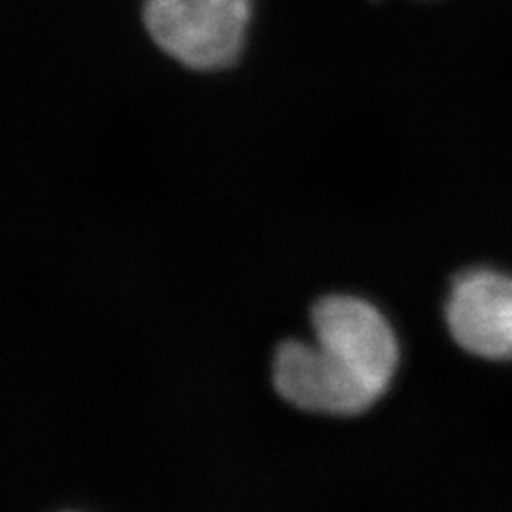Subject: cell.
I'll return each instance as SVG.
<instances>
[{
	"label": "cell",
	"instance_id": "1",
	"mask_svg": "<svg viewBox=\"0 0 512 512\" xmlns=\"http://www.w3.org/2000/svg\"><path fill=\"white\" fill-rule=\"evenodd\" d=\"M312 340H284L271 363L278 395L297 410L355 416L387 393L399 350L384 314L355 295H327L312 308Z\"/></svg>",
	"mask_w": 512,
	"mask_h": 512
},
{
	"label": "cell",
	"instance_id": "2",
	"mask_svg": "<svg viewBox=\"0 0 512 512\" xmlns=\"http://www.w3.org/2000/svg\"><path fill=\"white\" fill-rule=\"evenodd\" d=\"M254 0H141L152 43L182 69H229L246 50Z\"/></svg>",
	"mask_w": 512,
	"mask_h": 512
},
{
	"label": "cell",
	"instance_id": "3",
	"mask_svg": "<svg viewBox=\"0 0 512 512\" xmlns=\"http://www.w3.org/2000/svg\"><path fill=\"white\" fill-rule=\"evenodd\" d=\"M455 342L483 359H512V276L476 267L459 274L446 301Z\"/></svg>",
	"mask_w": 512,
	"mask_h": 512
}]
</instances>
